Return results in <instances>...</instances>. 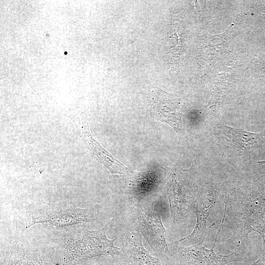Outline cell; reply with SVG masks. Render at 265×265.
Masks as SVG:
<instances>
[{
    "label": "cell",
    "mask_w": 265,
    "mask_h": 265,
    "mask_svg": "<svg viewBox=\"0 0 265 265\" xmlns=\"http://www.w3.org/2000/svg\"><path fill=\"white\" fill-rule=\"evenodd\" d=\"M75 132L82 139L91 155L112 175L127 176L133 172L114 158L93 137L83 113L79 118Z\"/></svg>",
    "instance_id": "9c48e42d"
},
{
    "label": "cell",
    "mask_w": 265,
    "mask_h": 265,
    "mask_svg": "<svg viewBox=\"0 0 265 265\" xmlns=\"http://www.w3.org/2000/svg\"><path fill=\"white\" fill-rule=\"evenodd\" d=\"M111 221L101 229L91 230L86 224L71 226L62 230L49 228L36 239L52 252V265H76L97 257L122 255V250L114 245L116 238L106 236Z\"/></svg>",
    "instance_id": "6da1fadb"
},
{
    "label": "cell",
    "mask_w": 265,
    "mask_h": 265,
    "mask_svg": "<svg viewBox=\"0 0 265 265\" xmlns=\"http://www.w3.org/2000/svg\"><path fill=\"white\" fill-rule=\"evenodd\" d=\"M222 135L239 150L248 149L257 144L262 134L229 127L221 123L217 125Z\"/></svg>",
    "instance_id": "7c38bea8"
},
{
    "label": "cell",
    "mask_w": 265,
    "mask_h": 265,
    "mask_svg": "<svg viewBox=\"0 0 265 265\" xmlns=\"http://www.w3.org/2000/svg\"><path fill=\"white\" fill-rule=\"evenodd\" d=\"M151 100V106L159 120L169 125L180 139L186 141L187 136L182 124V113L179 103L174 96L160 89H155L152 91Z\"/></svg>",
    "instance_id": "30bf717a"
},
{
    "label": "cell",
    "mask_w": 265,
    "mask_h": 265,
    "mask_svg": "<svg viewBox=\"0 0 265 265\" xmlns=\"http://www.w3.org/2000/svg\"><path fill=\"white\" fill-rule=\"evenodd\" d=\"M113 265H131L126 261L122 256L114 257Z\"/></svg>",
    "instance_id": "9a60e30c"
},
{
    "label": "cell",
    "mask_w": 265,
    "mask_h": 265,
    "mask_svg": "<svg viewBox=\"0 0 265 265\" xmlns=\"http://www.w3.org/2000/svg\"><path fill=\"white\" fill-rule=\"evenodd\" d=\"M255 64V72L257 76L259 77L265 76V55L258 59Z\"/></svg>",
    "instance_id": "5bb4252c"
},
{
    "label": "cell",
    "mask_w": 265,
    "mask_h": 265,
    "mask_svg": "<svg viewBox=\"0 0 265 265\" xmlns=\"http://www.w3.org/2000/svg\"><path fill=\"white\" fill-rule=\"evenodd\" d=\"M136 227L144 236L151 249L165 264L169 249L165 241V228L160 215L154 210L153 203H140L136 205Z\"/></svg>",
    "instance_id": "8992f818"
},
{
    "label": "cell",
    "mask_w": 265,
    "mask_h": 265,
    "mask_svg": "<svg viewBox=\"0 0 265 265\" xmlns=\"http://www.w3.org/2000/svg\"><path fill=\"white\" fill-rule=\"evenodd\" d=\"M137 230L128 232L123 238L122 257L131 265H163L158 258L152 256L142 244Z\"/></svg>",
    "instance_id": "8fae6325"
},
{
    "label": "cell",
    "mask_w": 265,
    "mask_h": 265,
    "mask_svg": "<svg viewBox=\"0 0 265 265\" xmlns=\"http://www.w3.org/2000/svg\"><path fill=\"white\" fill-rule=\"evenodd\" d=\"M99 208L82 209L69 201L49 203L42 199L26 204L17 212L15 217V233L21 235L38 224H49L53 230H62L98 219Z\"/></svg>",
    "instance_id": "7a4b0ae2"
},
{
    "label": "cell",
    "mask_w": 265,
    "mask_h": 265,
    "mask_svg": "<svg viewBox=\"0 0 265 265\" xmlns=\"http://www.w3.org/2000/svg\"><path fill=\"white\" fill-rule=\"evenodd\" d=\"M16 235V234H15ZM52 252L34 239L16 235L5 248L0 265H51Z\"/></svg>",
    "instance_id": "52a82bcc"
},
{
    "label": "cell",
    "mask_w": 265,
    "mask_h": 265,
    "mask_svg": "<svg viewBox=\"0 0 265 265\" xmlns=\"http://www.w3.org/2000/svg\"><path fill=\"white\" fill-rule=\"evenodd\" d=\"M206 248L202 242L184 246L175 242L168 243L169 254L166 265H226L228 264L243 262V255L236 247L232 253L223 255L215 253L213 248Z\"/></svg>",
    "instance_id": "5b68a950"
},
{
    "label": "cell",
    "mask_w": 265,
    "mask_h": 265,
    "mask_svg": "<svg viewBox=\"0 0 265 265\" xmlns=\"http://www.w3.org/2000/svg\"><path fill=\"white\" fill-rule=\"evenodd\" d=\"M219 188L209 185L200 191L194 205L196 223L192 233L188 236L176 241L184 246H189L203 242L206 233L208 218L216 203Z\"/></svg>",
    "instance_id": "ba28073f"
},
{
    "label": "cell",
    "mask_w": 265,
    "mask_h": 265,
    "mask_svg": "<svg viewBox=\"0 0 265 265\" xmlns=\"http://www.w3.org/2000/svg\"><path fill=\"white\" fill-rule=\"evenodd\" d=\"M113 259L111 256H102L83 260L76 265H113Z\"/></svg>",
    "instance_id": "4fadbf2b"
},
{
    "label": "cell",
    "mask_w": 265,
    "mask_h": 265,
    "mask_svg": "<svg viewBox=\"0 0 265 265\" xmlns=\"http://www.w3.org/2000/svg\"><path fill=\"white\" fill-rule=\"evenodd\" d=\"M251 265H265V246L261 254L259 259Z\"/></svg>",
    "instance_id": "2e32d148"
},
{
    "label": "cell",
    "mask_w": 265,
    "mask_h": 265,
    "mask_svg": "<svg viewBox=\"0 0 265 265\" xmlns=\"http://www.w3.org/2000/svg\"><path fill=\"white\" fill-rule=\"evenodd\" d=\"M259 12L261 14V17H263L264 23L265 25V2L262 3L259 5Z\"/></svg>",
    "instance_id": "e0dca14e"
},
{
    "label": "cell",
    "mask_w": 265,
    "mask_h": 265,
    "mask_svg": "<svg viewBox=\"0 0 265 265\" xmlns=\"http://www.w3.org/2000/svg\"><path fill=\"white\" fill-rule=\"evenodd\" d=\"M183 169L176 163L171 169L166 183L169 202L170 223L172 227H179L187 223L200 189L195 181L196 168Z\"/></svg>",
    "instance_id": "277c9868"
},
{
    "label": "cell",
    "mask_w": 265,
    "mask_h": 265,
    "mask_svg": "<svg viewBox=\"0 0 265 265\" xmlns=\"http://www.w3.org/2000/svg\"><path fill=\"white\" fill-rule=\"evenodd\" d=\"M225 210L239 240L247 239L252 231H257L265 242V189L263 192L254 188L235 196H227Z\"/></svg>",
    "instance_id": "3957f363"
},
{
    "label": "cell",
    "mask_w": 265,
    "mask_h": 265,
    "mask_svg": "<svg viewBox=\"0 0 265 265\" xmlns=\"http://www.w3.org/2000/svg\"><path fill=\"white\" fill-rule=\"evenodd\" d=\"M52 265H59V264H53Z\"/></svg>",
    "instance_id": "d6986e66"
},
{
    "label": "cell",
    "mask_w": 265,
    "mask_h": 265,
    "mask_svg": "<svg viewBox=\"0 0 265 265\" xmlns=\"http://www.w3.org/2000/svg\"><path fill=\"white\" fill-rule=\"evenodd\" d=\"M258 163L260 164V166L261 167L263 171L265 172V160L258 162Z\"/></svg>",
    "instance_id": "ac0fdd59"
}]
</instances>
